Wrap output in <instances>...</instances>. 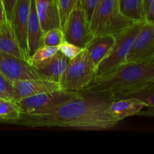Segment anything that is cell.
I'll list each match as a JSON object with an SVG mask.
<instances>
[{"instance_id": "cell-1", "label": "cell", "mask_w": 154, "mask_h": 154, "mask_svg": "<svg viewBox=\"0 0 154 154\" xmlns=\"http://www.w3.org/2000/svg\"><path fill=\"white\" fill-rule=\"evenodd\" d=\"M111 99L82 95L66 101L47 112L21 114L11 124L29 128H71L83 130H105L119 123L109 112Z\"/></svg>"}, {"instance_id": "cell-2", "label": "cell", "mask_w": 154, "mask_h": 154, "mask_svg": "<svg viewBox=\"0 0 154 154\" xmlns=\"http://www.w3.org/2000/svg\"><path fill=\"white\" fill-rule=\"evenodd\" d=\"M154 81V62L150 63H126L111 73L95 78L93 82L80 92L114 99Z\"/></svg>"}, {"instance_id": "cell-3", "label": "cell", "mask_w": 154, "mask_h": 154, "mask_svg": "<svg viewBox=\"0 0 154 154\" xmlns=\"http://www.w3.org/2000/svg\"><path fill=\"white\" fill-rule=\"evenodd\" d=\"M93 35H117L134 23L122 14L119 0H99L90 20Z\"/></svg>"}, {"instance_id": "cell-4", "label": "cell", "mask_w": 154, "mask_h": 154, "mask_svg": "<svg viewBox=\"0 0 154 154\" xmlns=\"http://www.w3.org/2000/svg\"><path fill=\"white\" fill-rule=\"evenodd\" d=\"M96 66L87 49L69 60L60 84L62 90L80 93L87 88L96 78Z\"/></svg>"}, {"instance_id": "cell-5", "label": "cell", "mask_w": 154, "mask_h": 154, "mask_svg": "<svg viewBox=\"0 0 154 154\" xmlns=\"http://www.w3.org/2000/svg\"><path fill=\"white\" fill-rule=\"evenodd\" d=\"M144 23H135L116 35L114 46L96 67V78L108 75L126 63L128 54Z\"/></svg>"}, {"instance_id": "cell-6", "label": "cell", "mask_w": 154, "mask_h": 154, "mask_svg": "<svg viewBox=\"0 0 154 154\" xmlns=\"http://www.w3.org/2000/svg\"><path fill=\"white\" fill-rule=\"evenodd\" d=\"M65 40L85 48L94 37L90 20L81 2L72 10L63 26Z\"/></svg>"}, {"instance_id": "cell-7", "label": "cell", "mask_w": 154, "mask_h": 154, "mask_svg": "<svg viewBox=\"0 0 154 154\" xmlns=\"http://www.w3.org/2000/svg\"><path fill=\"white\" fill-rule=\"evenodd\" d=\"M81 95L78 92L60 90L29 96L16 101L22 114H40L47 112L66 101Z\"/></svg>"}, {"instance_id": "cell-8", "label": "cell", "mask_w": 154, "mask_h": 154, "mask_svg": "<svg viewBox=\"0 0 154 154\" xmlns=\"http://www.w3.org/2000/svg\"><path fill=\"white\" fill-rule=\"evenodd\" d=\"M154 62V24L144 22L128 54L126 63H150Z\"/></svg>"}, {"instance_id": "cell-9", "label": "cell", "mask_w": 154, "mask_h": 154, "mask_svg": "<svg viewBox=\"0 0 154 154\" xmlns=\"http://www.w3.org/2000/svg\"><path fill=\"white\" fill-rule=\"evenodd\" d=\"M0 72L12 81L45 78L28 61L2 51H0Z\"/></svg>"}, {"instance_id": "cell-10", "label": "cell", "mask_w": 154, "mask_h": 154, "mask_svg": "<svg viewBox=\"0 0 154 154\" xmlns=\"http://www.w3.org/2000/svg\"><path fill=\"white\" fill-rule=\"evenodd\" d=\"M31 8V0H17L11 18L14 33L24 54L29 60L27 45V29Z\"/></svg>"}, {"instance_id": "cell-11", "label": "cell", "mask_w": 154, "mask_h": 154, "mask_svg": "<svg viewBox=\"0 0 154 154\" xmlns=\"http://www.w3.org/2000/svg\"><path fill=\"white\" fill-rule=\"evenodd\" d=\"M13 86L14 101L41 93L62 90L59 83L46 78L15 81H13Z\"/></svg>"}, {"instance_id": "cell-12", "label": "cell", "mask_w": 154, "mask_h": 154, "mask_svg": "<svg viewBox=\"0 0 154 154\" xmlns=\"http://www.w3.org/2000/svg\"><path fill=\"white\" fill-rule=\"evenodd\" d=\"M36 9L44 32L62 27L58 0H35Z\"/></svg>"}, {"instance_id": "cell-13", "label": "cell", "mask_w": 154, "mask_h": 154, "mask_svg": "<svg viewBox=\"0 0 154 154\" xmlns=\"http://www.w3.org/2000/svg\"><path fill=\"white\" fill-rule=\"evenodd\" d=\"M69 63V59L58 51L51 58L32 66L45 78L60 84Z\"/></svg>"}, {"instance_id": "cell-14", "label": "cell", "mask_w": 154, "mask_h": 154, "mask_svg": "<svg viewBox=\"0 0 154 154\" xmlns=\"http://www.w3.org/2000/svg\"><path fill=\"white\" fill-rule=\"evenodd\" d=\"M144 102L133 99H120L111 100L108 110L113 117L119 122L132 116H137V114L147 108Z\"/></svg>"}, {"instance_id": "cell-15", "label": "cell", "mask_w": 154, "mask_h": 154, "mask_svg": "<svg viewBox=\"0 0 154 154\" xmlns=\"http://www.w3.org/2000/svg\"><path fill=\"white\" fill-rule=\"evenodd\" d=\"M44 31L41 26L36 9L35 0H31V8L27 29V45L29 55H32L35 51L43 45Z\"/></svg>"}, {"instance_id": "cell-16", "label": "cell", "mask_w": 154, "mask_h": 154, "mask_svg": "<svg viewBox=\"0 0 154 154\" xmlns=\"http://www.w3.org/2000/svg\"><path fill=\"white\" fill-rule=\"evenodd\" d=\"M115 35H101L94 36L86 46L85 48L96 67L110 52L115 43Z\"/></svg>"}, {"instance_id": "cell-17", "label": "cell", "mask_w": 154, "mask_h": 154, "mask_svg": "<svg viewBox=\"0 0 154 154\" xmlns=\"http://www.w3.org/2000/svg\"><path fill=\"white\" fill-rule=\"evenodd\" d=\"M0 29V51L29 62V58L24 54L15 37L11 23H8Z\"/></svg>"}, {"instance_id": "cell-18", "label": "cell", "mask_w": 154, "mask_h": 154, "mask_svg": "<svg viewBox=\"0 0 154 154\" xmlns=\"http://www.w3.org/2000/svg\"><path fill=\"white\" fill-rule=\"evenodd\" d=\"M120 12L134 23L146 22L143 0H119Z\"/></svg>"}, {"instance_id": "cell-19", "label": "cell", "mask_w": 154, "mask_h": 154, "mask_svg": "<svg viewBox=\"0 0 154 154\" xmlns=\"http://www.w3.org/2000/svg\"><path fill=\"white\" fill-rule=\"evenodd\" d=\"M133 98L144 102L147 107H154V81L144 84V86L120 95L114 99Z\"/></svg>"}, {"instance_id": "cell-20", "label": "cell", "mask_w": 154, "mask_h": 154, "mask_svg": "<svg viewBox=\"0 0 154 154\" xmlns=\"http://www.w3.org/2000/svg\"><path fill=\"white\" fill-rule=\"evenodd\" d=\"M21 114L16 101L0 99V122L11 123L19 118Z\"/></svg>"}, {"instance_id": "cell-21", "label": "cell", "mask_w": 154, "mask_h": 154, "mask_svg": "<svg viewBox=\"0 0 154 154\" xmlns=\"http://www.w3.org/2000/svg\"><path fill=\"white\" fill-rule=\"evenodd\" d=\"M59 51V46H47L42 45L34 52V54L30 56L29 63L31 65L34 63L43 62L48 59L51 58L53 56L57 54Z\"/></svg>"}, {"instance_id": "cell-22", "label": "cell", "mask_w": 154, "mask_h": 154, "mask_svg": "<svg viewBox=\"0 0 154 154\" xmlns=\"http://www.w3.org/2000/svg\"><path fill=\"white\" fill-rule=\"evenodd\" d=\"M64 41V32L62 27L51 29L44 32L43 45L59 46Z\"/></svg>"}, {"instance_id": "cell-23", "label": "cell", "mask_w": 154, "mask_h": 154, "mask_svg": "<svg viewBox=\"0 0 154 154\" xmlns=\"http://www.w3.org/2000/svg\"><path fill=\"white\" fill-rule=\"evenodd\" d=\"M80 2L81 3V0H58L59 8H60V17H61L62 28L71 12Z\"/></svg>"}, {"instance_id": "cell-24", "label": "cell", "mask_w": 154, "mask_h": 154, "mask_svg": "<svg viewBox=\"0 0 154 154\" xmlns=\"http://www.w3.org/2000/svg\"><path fill=\"white\" fill-rule=\"evenodd\" d=\"M84 48L77 46V45L66 40L61 45H59V52L61 53L63 56H65L69 60H72L78 55H79L84 51Z\"/></svg>"}, {"instance_id": "cell-25", "label": "cell", "mask_w": 154, "mask_h": 154, "mask_svg": "<svg viewBox=\"0 0 154 154\" xmlns=\"http://www.w3.org/2000/svg\"><path fill=\"white\" fill-rule=\"evenodd\" d=\"M14 94L13 81L0 72V98L14 100Z\"/></svg>"}, {"instance_id": "cell-26", "label": "cell", "mask_w": 154, "mask_h": 154, "mask_svg": "<svg viewBox=\"0 0 154 154\" xmlns=\"http://www.w3.org/2000/svg\"><path fill=\"white\" fill-rule=\"evenodd\" d=\"M99 2V0H82V2H81V4H82L83 8L85 11L86 14H87L89 20H90V18H91L92 14H93L96 7L97 6Z\"/></svg>"}, {"instance_id": "cell-27", "label": "cell", "mask_w": 154, "mask_h": 154, "mask_svg": "<svg viewBox=\"0 0 154 154\" xmlns=\"http://www.w3.org/2000/svg\"><path fill=\"white\" fill-rule=\"evenodd\" d=\"M3 3H4L5 9L6 16H7L8 20L10 22L11 18L12 12H13L14 7L15 5L17 0H2Z\"/></svg>"}, {"instance_id": "cell-28", "label": "cell", "mask_w": 154, "mask_h": 154, "mask_svg": "<svg viewBox=\"0 0 154 154\" xmlns=\"http://www.w3.org/2000/svg\"><path fill=\"white\" fill-rule=\"evenodd\" d=\"M8 23H10L6 16L5 9L2 0H0V27L6 25Z\"/></svg>"}, {"instance_id": "cell-29", "label": "cell", "mask_w": 154, "mask_h": 154, "mask_svg": "<svg viewBox=\"0 0 154 154\" xmlns=\"http://www.w3.org/2000/svg\"><path fill=\"white\" fill-rule=\"evenodd\" d=\"M146 21L154 24V0L151 2L146 14Z\"/></svg>"}, {"instance_id": "cell-30", "label": "cell", "mask_w": 154, "mask_h": 154, "mask_svg": "<svg viewBox=\"0 0 154 154\" xmlns=\"http://www.w3.org/2000/svg\"><path fill=\"white\" fill-rule=\"evenodd\" d=\"M137 116H142L147 117H154V107H147L140 111Z\"/></svg>"}, {"instance_id": "cell-31", "label": "cell", "mask_w": 154, "mask_h": 154, "mask_svg": "<svg viewBox=\"0 0 154 154\" xmlns=\"http://www.w3.org/2000/svg\"><path fill=\"white\" fill-rule=\"evenodd\" d=\"M152 1H153V0H143V2H144V10H145L146 14H147V11H148V8H149V7H150V3H151Z\"/></svg>"}, {"instance_id": "cell-32", "label": "cell", "mask_w": 154, "mask_h": 154, "mask_svg": "<svg viewBox=\"0 0 154 154\" xmlns=\"http://www.w3.org/2000/svg\"><path fill=\"white\" fill-rule=\"evenodd\" d=\"M0 34H1V29H0Z\"/></svg>"}, {"instance_id": "cell-33", "label": "cell", "mask_w": 154, "mask_h": 154, "mask_svg": "<svg viewBox=\"0 0 154 154\" xmlns=\"http://www.w3.org/2000/svg\"><path fill=\"white\" fill-rule=\"evenodd\" d=\"M81 2H82V0H81Z\"/></svg>"}, {"instance_id": "cell-34", "label": "cell", "mask_w": 154, "mask_h": 154, "mask_svg": "<svg viewBox=\"0 0 154 154\" xmlns=\"http://www.w3.org/2000/svg\"><path fill=\"white\" fill-rule=\"evenodd\" d=\"M0 99H2V98H0Z\"/></svg>"}]
</instances>
